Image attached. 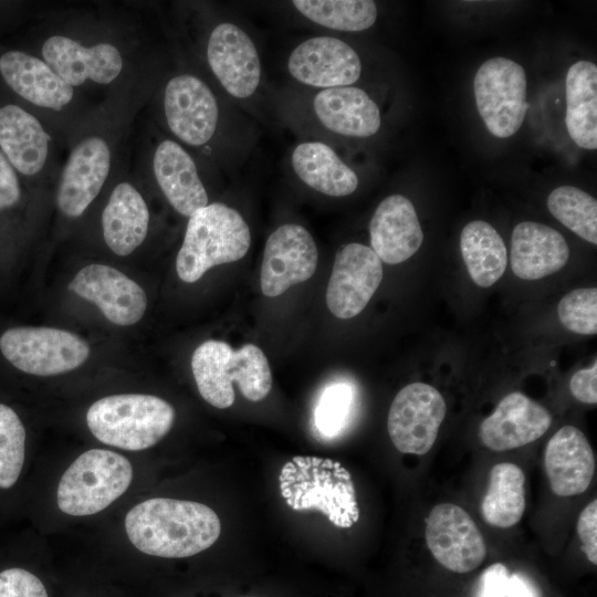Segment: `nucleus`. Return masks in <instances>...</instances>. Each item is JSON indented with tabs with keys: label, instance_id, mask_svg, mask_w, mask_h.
<instances>
[{
	"label": "nucleus",
	"instance_id": "412c9836",
	"mask_svg": "<svg viewBox=\"0 0 597 597\" xmlns=\"http://www.w3.org/2000/svg\"><path fill=\"white\" fill-rule=\"evenodd\" d=\"M67 289L95 304L116 325L137 323L147 307L146 293L115 268L93 263L78 271Z\"/></svg>",
	"mask_w": 597,
	"mask_h": 597
},
{
	"label": "nucleus",
	"instance_id": "39448f33",
	"mask_svg": "<svg viewBox=\"0 0 597 597\" xmlns=\"http://www.w3.org/2000/svg\"><path fill=\"white\" fill-rule=\"evenodd\" d=\"M191 370L201 397L219 409L233 405V381L250 401L263 400L272 387L268 358L251 343L233 349L222 341L208 339L193 352Z\"/></svg>",
	"mask_w": 597,
	"mask_h": 597
},
{
	"label": "nucleus",
	"instance_id": "c756f323",
	"mask_svg": "<svg viewBox=\"0 0 597 597\" xmlns=\"http://www.w3.org/2000/svg\"><path fill=\"white\" fill-rule=\"evenodd\" d=\"M460 248L467 270L479 286L493 285L505 272L506 248L490 223L482 220L469 222L461 231Z\"/></svg>",
	"mask_w": 597,
	"mask_h": 597
},
{
	"label": "nucleus",
	"instance_id": "f03ea898",
	"mask_svg": "<svg viewBox=\"0 0 597 597\" xmlns=\"http://www.w3.org/2000/svg\"><path fill=\"white\" fill-rule=\"evenodd\" d=\"M151 87L153 82L102 101L70 138L55 178V203L63 217L81 218L108 187Z\"/></svg>",
	"mask_w": 597,
	"mask_h": 597
},
{
	"label": "nucleus",
	"instance_id": "aec40b11",
	"mask_svg": "<svg viewBox=\"0 0 597 597\" xmlns=\"http://www.w3.org/2000/svg\"><path fill=\"white\" fill-rule=\"evenodd\" d=\"M147 174L181 216L190 217L208 205L207 189L191 154L174 138H161L149 150Z\"/></svg>",
	"mask_w": 597,
	"mask_h": 597
},
{
	"label": "nucleus",
	"instance_id": "ddd939ff",
	"mask_svg": "<svg viewBox=\"0 0 597 597\" xmlns=\"http://www.w3.org/2000/svg\"><path fill=\"white\" fill-rule=\"evenodd\" d=\"M473 88L478 112L489 132L499 138L514 135L528 108L524 69L506 57L490 59L479 67Z\"/></svg>",
	"mask_w": 597,
	"mask_h": 597
},
{
	"label": "nucleus",
	"instance_id": "dca6fc26",
	"mask_svg": "<svg viewBox=\"0 0 597 597\" xmlns=\"http://www.w3.org/2000/svg\"><path fill=\"white\" fill-rule=\"evenodd\" d=\"M425 537L436 561L454 573L475 569L486 555L485 542L475 522L453 503H441L431 510Z\"/></svg>",
	"mask_w": 597,
	"mask_h": 597
},
{
	"label": "nucleus",
	"instance_id": "5701e85b",
	"mask_svg": "<svg viewBox=\"0 0 597 597\" xmlns=\"http://www.w3.org/2000/svg\"><path fill=\"white\" fill-rule=\"evenodd\" d=\"M551 422V413L542 405L522 392H511L482 421L479 436L490 450L506 451L535 441Z\"/></svg>",
	"mask_w": 597,
	"mask_h": 597
},
{
	"label": "nucleus",
	"instance_id": "0eeeda50",
	"mask_svg": "<svg viewBox=\"0 0 597 597\" xmlns=\"http://www.w3.org/2000/svg\"><path fill=\"white\" fill-rule=\"evenodd\" d=\"M251 245V232L235 209L212 202L189 218L176 259V271L186 283L197 282L211 268L242 259Z\"/></svg>",
	"mask_w": 597,
	"mask_h": 597
},
{
	"label": "nucleus",
	"instance_id": "cd10ccee",
	"mask_svg": "<svg viewBox=\"0 0 597 597\" xmlns=\"http://www.w3.org/2000/svg\"><path fill=\"white\" fill-rule=\"evenodd\" d=\"M296 176L310 188L331 196L345 197L358 186L356 172L349 168L335 150L321 142L298 144L291 157Z\"/></svg>",
	"mask_w": 597,
	"mask_h": 597
},
{
	"label": "nucleus",
	"instance_id": "6ab92c4d",
	"mask_svg": "<svg viewBox=\"0 0 597 597\" xmlns=\"http://www.w3.org/2000/svg\"><path fill=\"white\" fill-rule=\"evenodd\" d=\"M209 69L227 93L237 98L253 95L261 80V62L252 39L231 22L218 23L206 43Z\"/></svg>",
	"mask_w": 597,
	"mask_h": 597
},
{
	"label": "nucleus",
	"instance_id": "72a5a7b5",
	"mask_svg": "<svg viewBox=\"0 0 597 597\" xmlns=\"http://www.w3.org/2000/svg\"><path fill=\"white\" fill-rule=\"evenodd\" d=\"M25 430L13 409L0 404V488L15 484L24 462Z\"/></svg>",
	"mask_w": 597,
	"mask_h": 597
},
{
	"label": "nucleus",
	"instance_id": "7ed1b4c3",
	"mask_svg": "<svg viewBox=\"0 0 597 597\" xmlns=\"http://www.w3.org/2000/svg\"><path fill=\"white\" fill-rule=\"evenodd\" d=\"M0 88L40 117L66 147L97 107L28 50L0 44Z\"/></svg>",
	"mask_w": 597,
	"mask_h": 597
},
{
	"label": "nucleus",
	"instance_id": "2f4dec72",
	"mask_svg": "<svg viewBox=\"0 0 597 597\" xmlns=\"http://www.w3.org/2000/svg\"><path fill=\"white\" fill-rule=\"evenodd\" d=\"M292 3L306 19L337 31L369 29L378 15L377 7L370 0H295Z\"/></svg>",
	"mask_w": 597,
	"mask_h": 597
},
{
	"label": "nucleus",
	"instance_id": "58836bf2",
	"mask_svg": "<svg viewBox=\"0 0 597 597\" xmlns=\"http://www.w3.org/2000/svg\"><path fill=\"white\" fill-rule=\"evenodd\" d=\"M509 577L503 564H492L480 577L478 597H506Z\"/></svg>",
	"mask_w": 597,
	"mask_h": 597
},
{
	"label": "nucleus",
	"instance_id": "bb28decb",
	"mask_svg": "<svg viewBox=\"0 0 597 597\" xmlns=\"http://www.w3.org/2000/svg\"><path fill=\"white\" fill-rule=\"evenodd\" d=\"M314 113L328 130L348 137H369L380 128V112L369 95L356 86L320 91L313 101Z\"/></svg>",
	"mask_w": 597,
	"mask_h": 597
},
{
	"label": "nucleus",
	"instance_id": "2eb2a0df",
	"mask_svg": "<svg viewBox=\"0 0 597 597\" xmlns=\"http://www.w3.org/2000/svg\"><path fill=\"white\" fill-rule=\"evenodd\" d=\"M447 411L442 395L432 386L412 383L394 398L387 419L389 437L402 453L425 454L433 446Z\"/></svg>",
	"mask_w": 597,
	"mask_h": 597
},
{
	"label": "nucleus",
	"instance_id": "f3484780",
	"mask_svg": "<svg viewBox=\"0 0 597 597\" xmlns=\"http://www.w3.org/2000/svg\"><path fill=\"white\" fill-rule=\"evenodd\" d=\"M317 247L302 226H280L268 238L261 264L260 285L268 297L308 280L317 266Z\"/></svg>",
	"mask_w": 597,
	"mask_h": 597
},
{
	"label": "nucleus",
	"instance_id": "c9c22d12",
	"mask_svg": "<svg viewBox=\"0 0 597 597\" xmlns=\"http://www.w3.org/2000/svg\"><path fill=\"white\" fill-rule=\"evenodd\" d=\"M353 402L352 388L334 384L324 389L315 407V427L324 437H335L345 426Z\"/></svg>",
	"mask_w": 597,
	"mask_h": 597
},
{
	"label": "nucleus",
	"instance_id": "79ce46f5",
	"mask_svg": "<svg viewBox=\"0 0 597 597\" xmlns=\"http://www.w3.org/2000/svg\"><path fill=\"white\" fill-rule=\"evenodd\" d=\"M244 597H251V596H244Z\"/></svg>",
	"mask_w": 597,
	"mask_h": 597
},
{
	"label": "nucleus",
	"instance_id": "e433bc0d",
	"mask_svg": "<svg viewBox=\"0 0 597 597\" xmlns=\"http://www.w3.org/2000/svg\"><path fill=\"white\" fill-rule=\"evenodd\" d=\"M0 597H48V593L34 574L13 567L0 573Z\"/></svg>",
	"mask_w": 597,
	"mask_h": 597
},
{
	"label": "nucleus",
	"instance_id": "4468645a",
	"mask_svg": "<svg viewBox=\"0 0 597 597\" xmlns=\"http://www.w3.org/2000/svg\"><path fill=\"white\" fill-rule=\"evenodd\" d=\"M107 189L101 212L102 238L113 253L126 256L144 243L150 222L146 198L134 179L126 154Z\"/></svg>",
	"mask_w": 597,
	"mask_h": 597
},
{
	"label": "nucleus",
	"instance_id": "a211bd4d",
	"mask_svg": "<svg viewBox=\"0 0 597 597\" xmlns=\"http://www.w3.org/2000/svg\"><path fill=\"white\" fill-rule=\"evenodd\" d=\"M383 279L381 260L371 248L348 243L335 256L326 304L338 318H352L368 304Z\"/></svg>",
	"mask_w": 597,
	"mask_h": 597
},
{
	"label": "nucleus",
	"instance_id": "20e7f679",
	"mask_svg": "<svg viewBox=\"0 0 597 597\" xmlns=\"http://www.w3.org/2000/svg\"><path fill=\"white\" fill-rule=\"evenodd\" d=\"M125 530L142 553L182 558L212 546L221 533V523L217 513L202 503L154 498L127 512Z\"/></svg>",
	"mask_w": 597,
	"mask_h": 597
},
{
	"label": "nucleus",
	"instance_id": "6e6552de",
	"mask_svg": "<svg viewBox=\"0 0 597 597\" xmlns=\"http://www.w3.org/2000/svg\"><path fill=\"white\" fill-rule=\"evenodd\" d=\"M175 409L166 400L142 394L107 396L87 410L86 422L101 442L137 451L155 446L171 429Z\"/></svg>",
	"mask_w": 597,
	"mask_h": 597
},
{
	"label": "nucleus",
	"instance_id": "9d476101",
	"mask_svg": "<svg viewBox=\"0 0 597 597\" xmlns=\"http://www.w3.org/2000/svg\"><path fill=\"white\" fill-rule=\"evenodd\" d=\"M60 146L40 117L0 88V150L29 184L56 178Z\"/></svg>",
	"mask_w": 597,
	"mask_h": 597
},
{
	"label": "nucleus",
	"instance_id": "473e14b6",
	"mask_svg": "<svg viewBox=\"0 0 597 597\" xmlns=\"http://www.w3.org/2000/svg\"><path fill=\"white\" fill-rule=\"evenodd\" d=\"M549 212L575 234L597 244V201L586 191L561 186L547 198Z\"/></svg>",
	"mask_w": 597,
	"mask_h": 597
},
{
	"label": "nucleus",
	"instance_id": "f257e3e1",
	"mask_svg": "<svg viewBox=\"0 0 597 597\" xmlns=\"http://www.w3.org/2000/svg\"><path fill=\"white\" fill-rule=\"evenodd\" d=\"M22 49L87 97L104 101L151 82L139 27L112 13L54 14L32 29Z\"/></svg>",
	"mask_w": 597,
	"mask_h": 597
},
{
	"label": "nucleus",
	"instance_id": "4c0bfd02",
	"mask_svg": "<svg viewBox=\"0 0 597 597\" xmlns=\"http://www.w3.org/2000/svg\"><path fill=\"white\" fill-rule=\"evenodd\" d=\"M577 534L582 542V549L588 561L597 564V501L593 500L580 512L577 521Z\"/></svg>",
	"mask_w": 597,
	"mask_h": 597
},
{
	"label": "nucleus",
	"instance_id": "b1692460",
	"mask_svg": "<svg viewBox=\"0 0 597 597\" xmlns=\"http://www.w3.org/2000/svg\"><path fill=\"white\" fill-rule=\"evenodd\" d=\"M369 234L371 250L388 264L408 260L423 241L415 207L402 195H391L378 205L369 223Z\"/></svg>",
	"mask_w": 597,
	"mask_h": 597
},
{
	"label": "nucleus",
	"instance_id": "ea45409f",
	"mask_svg": "<svg viewBox=\"0 0 597 597\" xmlns=\"http://www.w3.org/2000/svg\"><path fill=\"white\" fill-rule=\"evenodd\" d=\"M573 396L584 404L597 402V363L589 368L576 371L569 381Z\"/></svg>",
	"mask_w": 597,
	"mask_h": 597
},
{
	"label": "nucleus",
	"instance_id": "4be33fe9",
	"mask_svg": "<svg viewBox=\"0 0 597 597\" xmlns=\"http://www.w3.org/2000/svg\"><path fill=\"white\" fill-rule=\"evenodd\" d=\"M287 69L296 81L325 90L357 82L362 62L356 51L344 41L315 36L301 42L292 51Z\"/></svg>",
	"mask_w": 597,
	"mask_h": 597
},
{
	"label": "nucleus",
	"instance_id": "c85d7f7f",
	"mask_svg": "<svg viewBox=\"0 0 597 597\" xmlns=\"http://www.w3.org/2000/svg\"><path fill=\"white\" fill-rule=\"evenodd\" d=\"M565 124L582 148H597V67L589 61L574 63L566 75Z\"/></svg>",
	"mask_w": 597,
	"mask_h": 597
},
{
	"label": "nucleus",
	"instance_id": "a878e982",
	"mask_svg": "<svg viewBox=\"0 0 597 597\" xmlns=\"http://www.w3.org/2000/svg\"><path fill=\"white\" fill-rule=\"evenodd\" d=\"M569 249L555 229L533 221L515 226L511 237V268L523 280H538L559 271Z\"/></svg>",
	"mask_w": 597,
	"mask_h": 597
},
{
	"label": "nucleus",
	"instance_id": "7c9ffc66",
	"mask_svg": "<svg viewBox=\"0 0 597 597\" xmlns=\"http://www.w3.org/2000/svg\"><path fill=\"white\" fill-rule=\"evenodd\" d=\"M525 476L516 464H495L490 472L488 491L482 500L484 521L507 528L520 522L525 510Z\"/></svg>",
	"mask_w": 597,
	"mask_h": 597
},
{
	"label": "nucleus",
	"instance_id": "1a4fd4ad",
	"mask_svg": "<svg viewBox=\"0 0 597 597\" xmlns=\"http://www.w3.org/2000/svg\"><path fill=\"white\" fill-rule=\"evenodd\" d=\"M132 479L133 468L124 455L91 449L63 473L56 491L57 506L73 516L98 513L128 489Z\"/></svg>",
	"mask_w": 597,
	"mask_h": 597
},
{
	"label": "nucleus",
	"instance_id": "393cba45",
	"mask_svg": "<svg viewBox=\"0 0 597 597\" xmlns=\"http://www.w3.org/2000/svg\"><path fill=\"white\" fill-rule=\"evenodd\" d=\"M544 464L552 491L558 496L585 492L593 480L595 458L585 434L574 426H564L549 439Z\"/></svg>",
	"mask_w": 597,
	"mask_h": 597
},
{
	"label": "nucleus",
	"instance_id": "9b49d317",
	"mask_svg": "<svg viewBox=\"0 0 597 597\" xmlns=\"http://www.w3.org/2000/svg\"><path fill=\"white\" fill-rule=\"evenodd\" d=\"M160 109L168 132L182 146H207L217 133V97L210 86L193 73H177L165 82L160 92Z\"/></svg>",
	"mask_w": 597,
	"mask_h": 597
},
{
	"label": "nucleus",
	"instance_id": "423d86ee",
	"mask_svg": "<svg viewBox=\"0 0 597 597\" xmlns=\"http://www.w3.org/2000/svg\"><path fill=\"white\" fill-rule=\"evenodd\" d=\"M279 480L283 499L295 511L316 510L341 528L359 519L352 475L338 461L294 457L283 465Z\"/></svg>",
	"mask_w": 597,
	"mask_h": 597
},
{
	"label": "nucleus",
	"instance_id": "f8f14e48",
	"mask_svg": "<svg viewBox=\"0 0 597 597\" xmlns=\"http://www.w3.org/2000/svg\"><path fill=\"white\" fill-rule=\"evenodd\" d=\"M0 350L15 368L35 376L71 371L86 362L87 343L76 334L52 327H13L0 337Z\"/></svg>",
	"mask_w": 597,
	"mask_h": 597
},
{
	"label": "nucleus",
	"instance_id": "f704fd0d",
	"mask_svg": "<svg viewBox=\"0 0 597 597\" xmlns=\"http://www.w3.org/2000/svg\"><path fill=\"white\" fill-rule=\"evenodd\" d=\"M557 315L568 331L582 335L597 333V289L580 287L567 293L558 303Z\"/></svg>",
	"mask_w": 597,
	"mask_h": 597
},
{
	"label": "nucleus",
	"instance_id": "a19ab883",
	"mask_svg": "<svg viewBox=\"0 0 597 597\" xmlns=\"http://www.w3.org/2000/svg\"><path fill=\"white\" fill-rule=\"evenodd\" d=\"M506 597H540V590L528 577L514 573L509 577Z\"/></svg>",
	"mask_w": 597,
	"mask_h": 597
}]
</instances>
